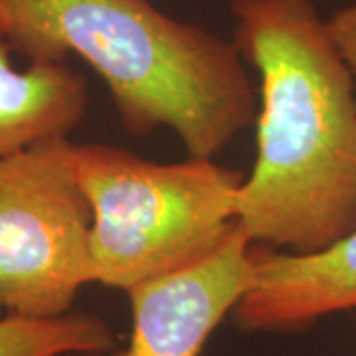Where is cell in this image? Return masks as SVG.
I'll use <instances>...</instances> for the list:
<instances>
[{"instance_id":"cell-7","label":"cell","mask_w":356,"mask_h":356,"mask_svg":"<svg viewBox=\"0 0 356 356\" xmlns=\"http://www.w3.org/2000/svg\"><path fill=\"white\" fill-rule=\"evenodd\" d=\"M0 42V159L67 139L88 113V79L65 62H30L18 70Z\"/></svg>"},{"instance_id":"cell-2","label":"cell","mask_w":356,"mask_h":356,"mask_svg":"<svg viewBox=\"0 0 356 356\" xmlns=\"http://www.w3.org/2000/svg\"><path fill=\"white\" fill-rule=\"evenodd\" d=\"M4 42L30 62L72 54L102 77L133 135L168 129L214 159L252 125L254 86L234 42L151 0H0Z\"/></svg>"},{"instance_id":"cell-4","label":"cell","mask_w":356,"mask_h":356,"mask_svg":"<svg viewBox=\"0 0 356 356\" xmlns=\"http://www.w3.org/2000/svg\"><path fill=\"white\" fill-rule=\"evenodd\" d=\"M72 140L0 159V318H54L95 283L91 206L72 166Z\"/></svg>"},{"instance_id":"cell-9","label":"cell","mask_w":356,"mask_h":356,"mask_svg":"<svg viewBox=\"0 0 356 356\" xmlns=\"http://www.w3.org/2000/svg\"><path fill=\"white\" fill-rule=\"evenodd\" d=\"M327 26L337 48L343 54L344 62L356 77V0L332 14L327 20Z\"/></svg>"},{"instance_id":"cell-6","label":"cell","mask_w":356,"mask_h":356,"mask_svg":"<svg viewBox=\"0 0 356 356\" xmlns=\"http://www.w3.org/2000/svg\"><path fill=\"white\" fill-rule=\"evenodd\" d=\"M252 281L232 313L250 334H289L356 309V228L331 245L293 254L252 243Z\"/></svg>"},{"instance_id":"cell-3","label":"cell","mask_w":356,"mask_h":356,"mask_svg":"<svg viewBox=\"0 0 356 356\" xmlns=\"http://www.w3.org/2000/svg\"><path fill=\"white\" fill-rule=\"evenodd\" d=\"M72 166L91 206L97 285L127 293L196 266L236 228L245 177L214 159L154 163L113 145L74 143Z\"/></svg>"},{"instance_id":"cell-5","label":"cell","mask_w":356,"mask_h":356,"mask_svg":"<svg viewBox=\"0 0 356 356\" xmlns=\"http://www.w3.org/2000/svg\"><path fill=\"white\" fill-rule=\"evenodd\" d=\"M252 242L238 226L196 266L129 289L131 332L123 356H200L252 281Z\"/></svg>"},{"instance_id":"cell-1","label":"cell","mask_w":356,"mask_h":356,"mask_svg":"<svg viewBox=\"0 0 356 356\" xmlns=\"http://www.w3.org/2000/svg\"><path fill=\"white\" fill-rule=\"evenodd\" d=\"M259 77L257 156L236 200L255 245L317 252L356 228L355 74L313 0H232Z\"/></svg>"},{"instance_id":"cell-10","label":"cell","mask_w":356,"mask_h":356,"mask_svg":"<svg viewBox=\"0 0 356 356\" xmlns=\"http://www.w3.org/2000/svg\"><path fill=\"white\" fill-rule=\"evenodd\" d=\"M4 40V16H2V8H0V42Z\"/></svg>"},{"instance_id":"cell-8","label":"cell","mask_w":356,"mask_h":356,"mask_svg":"<svg viewBox=\"0 0 356 356\" xmlns=\"http://www.w3.org/2000/svg\"><path fill=\"white\" fill-rule=\"evenodd\" d=\"M115 346L111 325L93 313L0 318V356H105Z\"/></svg>"}]
</instances>
